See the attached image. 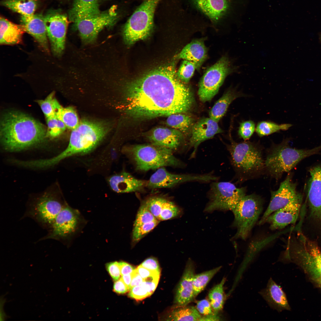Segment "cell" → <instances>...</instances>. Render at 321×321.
<instances>
[{"label":"cell","mask_w":321,"mask_h":321,"mask_svg":"<svg viewBox=\"0 0 321 321\" xmlns=\"http://www.w3.org/2000/svg\"><path fill=\"white\" fill-rule=\"evenodd\" d=\"M125 92L127 111L136 118L185 113L195 102L191 89L177 77L174 63L156 68L128 83Z\"/></svg>","instance_id":"6da1fadb"},{"label":"cell","mask_w":321,"mask_h":321,"mask_svg":"<svg viewBox=\"0 0 321 321\" xmlns=\"http://www.w3.org/2000/svg\"><path fill=\"white\" fill-rule=\"evenodd\" d=\"M45 126L23 113H5L1 123V136L4 148L10 151L21 150L42 142L46 137Z\"/></svg>","instance_id":"7a4b0ae2"},{"label":"cell","mask_w":321,"mask_h":321,"mask_svg":"<svg viewBox=\"0 0 321 321\" xmlns=\"http://www.w3.org/2000/svg\"><path fill=\"white\" fill-rule=\"evenodd\" d=\"M108 131L107 125L102 123L86 120L80 122L72 130L67 148L55 157L39 160V166L41 168L51 166L68 157L91 152L104 137Z\"/></svg>","instance_id":"3957f363"},{"label":"cell","mask_w":321,"mask_h":321,"mask_svg":"<svg viewBox=\"0 0 321 321\" xmlns=\"http://www.w3.org/2000/svg\"><path fill=\"white\" fill-rule=\"evenodd\" d=\"M173 152L151 143L131 146L127 147L124 152L133 162L136 170L146 171L164 166H180L181 163Z\"/></svg>","instance_id":"277c9868"},{"label":"cell","mask_w":321,"mask_h":321,"mask_svg":"<svg viewBox=\"0 0 321 321\" xmlns=\"http://www.w3.org/2000/svg\"><path fill=\"white\" fill-rule=\"evenodd\" d=\"M318 146L311 149H298L290 147L288 140L274 144L264 161L265 167L271 176L278 179L284 172L291 171L302 160L318 153Z\"/></svg>","instance_id":"5b68a950"},{"label":"cell","mask_w":321,"mask_h":321,"mask_svg":"<svg viewBox=\"0 0 321 321\" xmlns=\"http://www.w3.org/2000/svg\"><path fill=\"white\" fill-rule=\"evenodd\" d=\"M160 0H144L129 18L123 29L124 41L133 44L147 38L153 29L156 7Z\"/></svg>","instance_id":"8992f818"},{"label":"cell","mask_w":321,"mask_h":321,"mask_svg":"<svg viewBox=\"0 0 321 321\" xmlns=\"http://www.w3.org/2000/svg\"><path fill=\"white\" fill-rule=\"evenodd\" d=\"M261 197L254 194L245 195L232 211L233 226L237 229L235 239L245 240L248 237L263 210Z\"/></svg>","instance_id":"52a82bcc"},{"label":"cell","mask_w":321,"mask_h":321,"mask_svg":"<svg viewBox=\"0 0 321 321\" xmlns=\"http://www.w3.org/2000/svg\"><path fill=\"white\" fill-rule=\"evenodd\" d=\"M299 241L289 242L285 258L300 266L311 278L321 275V251L302 235Z\"/></svg>","instance_id":"ba28073f"},{"label":"cell","mask_w":321,"mask_h":321,"mask_svg":"<svg viewBox=\"0 0 321 321\" xmlns=\"http://www.w3.org/2000/svg\"><path fill=\"white\" fill-rule=\"evenodd\" d=\"M228 150L233 166L244 175L257 174L265 167L261 150L254 143L232 141Z\"/></svg>","instance_id":"9c48e42d"},{"label":"cell","mask_w":321,"mask_h":321,"mask_svg":"<svg viewBox=\"0 0 321 321\" xmlns=\"http://www.w3.org/2000/svg\"><path fill=\"white\" fill-rule=\"evenodd\" d=\"M232 71L229 59L224 56L208 69L199 83L198 95L200 100L203 103L210 101Z\"/></svg>","instance_id":"30bf717a"},{"label":"cell","mask_w":321,"mask_h":321,"mask_svg":"<svg viewBox=\"0 0 321 321\" xmlns=\"http://www.w3.org/2000/svg\"><path fill=\"white\" fill-rule=\"evenodd\" d=\"M245 188H238L229 182H214L212 185L210 200L205 211L215 210L232 211L241 199L246 195Z\"/></svg>","instance_id":"8fae6325"},{"label":"cell","mask_w":321,"mask_h":321,"mask_svg":"<svg viewBox=\"0 0 321 321\" xmlns=\"http://www.w3.org/2000/svg\"><path fill=\"white\" fill-rule=\"evenodd\" d=\"M65 205L54 195L45 193L28 207L23 218H31L48 230Z\"/></svg>","instance_id":"7c38bea8"},{"label":"cell","mask_w":321,"mask_h":321,"mask_svg":"<svg viewBox=\"0 0 321 321\" xmlns=\"http://www.w3.org/2000/svg\"><path fill=\"white\" fill-rule=\"evenodd\" d=\"M117 7L112 6L108 10L90 18L80 20L73 23L84 44L95 42L99 33L105 27L112 26L118 19Z\"/></svg>","instance_id":"4fadbf2b"},{"label":"cell","mask_w":321,"mask_h":321,"mask_svg":"<svg viewBox=\"0 0 321 321\" xmlns=\"http://www.w3.org/2000/svg\"><path fill=\"white\" fill-rule=\"evenodd\" d=\"M44 18L52 53L55 56H59L65 47L68 23L67 17L59 10H53L48 12Z\"/></svg>","instance_id":"5bb4252c"},{"label":"cell","mask_w":321,"mask_h":321,"mask_svg":"<svg viewBox=\"0 0 321 321\" xmlns=\"http://www.w3.org/2000/svg\"><path fill=\"white\" fill-rule=\"evenodd\" d=\"M80 219L79 212L66 204L48 230L47 234L39 241L53 239L63 241L67 239L76 231Z\"/></svg>","instance_id":"9a60e30c"},{"label":"cell","mask_w":321,"mask_h":321,"mask_svg":"<svg viewBox=\"0 0 321 321\" xmlns=\"http://www.w3.org/2000/svg\"><path fill=\"white\" fill-rule=\"evenodd\" d=\"M271 194L270 202L259 222V225L265 223L266 218L276 210L289 204L302 203V195L297 191L295 184L289 175L281 183L278 189L271 191Z\"/></svg>","instance_id":"2e32d148"},{"label":"cell","mask_w":321,"mask_h":321,"mask_svg":"<svg viewBox=\"0 0 321 321\" xmlns=\"http://www.w3.org/2000/svg\"><path fill=\"white\" fill-rule=\"evenodd\" d=\"M188 2L214 25L230 19L235 5L234 0H188Z\"/></svg>","instance_id":"e0dca14e"},{"label":"cell","mask_w":321,"mask_h":321,"mask_svg":"<svg viewBox=\"0 0 321 321\" xmlns=\"http://www.w3.org/2000/svg\"><path fill=\"white\" fill-rule=\"evenodd\" d=\"M217 177L210 175H193L170 173L163 167L160 168L148 180L147 187L151 189L171 188L180 184L191 181H210Z\"/></svg>","instance_id":"ac0fdd59"},{"label":"cell","mask_w":321,"mask_h":321,"mask_svg":"<svg viewBox=\"0 0 321 321\" xmlns=\"http://www.w3.org/2000/svg\"><path fill=\"white\" fill-rule=\"evenodd\" d=\"M218 122L209 118H204L195 123L191 131L189 140L190 146L193 147L191 156H194L199 144L211 138L215 135L223 132Z\"/></svg>","instance_id":"d6986e66"},{"label":"cell","mask_w":321,"mask_h":321,"mask_svg":"<svg viewBox=\"0 0 321 321\" xmlns=\"http://www.w3.org/2000/svg\"><path fill=\"white\" fill-rule=\"evenodd\" d=\"M307 198L312 216L321 221V164L309 170Z\"/></svg>","instance_id":"ffe728a7"},{"label":"cell","mask_w":321,"mask_h":321,"mask_svg":"<svg viewBox=\"0 0 321 321\" xmlns=\"http://www.w3.org/2000/svg\"><path fill=\"white\" fill-rule=\"evenodd\" d=\"M147 137L151 144L166 148L173 152L179 148L184 140L183 134L179 131L163 127L153 129Z\"/></svg>","instance_id":"44dd1931"},{"label":"cell","mask_w":321,"mask_h":321,"mask_svg":"<svg viewBox=\"0 0 321 321\" xmlns=\"http://www.w3.org/2000/svg\"><path fill=\"white\" fill-rule=\"evenodd\" d=\"M21 22L26 32L34 38L42 49L45 52H49L48 39L44 16L40 14L21 16Z\"/></svg>","instance_id":"7402d4cb"},{"label":"cell","mask_w":321,"mask_h":321,"mask_svg":"<svg viewBox=\"0 0 321 321\" xmlns=\"http://www.w3.org/2000/svg\"><path fill=\"white\" fill-rule=\"evenodd\" d=\"M194 272V264L189 259L177 289L174 302L178 307L187 306L195 298L193 284Z\"/></svg>","instance_id":"603a6c76"},{"label":"cell","mask_w":321,"mask_h":321,"mask_svg":"<svg viewBox=\"0 0 321 321\" xmlns=\"http://www.w3.org/2000/svg\"><path fill=\"white\" fill-rule=\"evenodd\" d=\"M259 294L272 309L278 312L290 309L286 294L272 278L269 279L266 287L260 291Z\"/></svg>","instance_id":"cb8c5ba5"},{"label":"cell","mask_w":321,"mask_h":321,"mask_svg":"<svg viewBox=\"0 0 321 321\" xmlns=\"http://www.w3.org/2000/svg\"><path fill=\"white\" fill-rule=\"evenodd\" d=\"M109 182L112 189L119 193L143 191L148 183V181L138 179L125 171L112 176Z\"/></svg>","instance_id":"d4e9b609"},{"label":"cell","mask_w":321,"mask_h":321,"mask_svg":"<svg viewBox=\"0 0 321 321\" xmlns=\"http://www.w3.org/2000/svg\"><path fill=\"white\" fill-rule=\"evenodd\" d=\"M301 205L299 204H292L281 208L270 215L265 223L269 224L271 230L282 229L296 221Z\"/></svg>","instance_id":"484cf974"},{"label":"cell","mask_w":321,"mask_h":321,"mask_svg":"<svg viewBox=\"0 0 321 321\" xmlns=\"http://www.w3.org/2000/svg\"><path fill=\"white\" fill-rule=\"evenodd\" d=\"M99 0H74L68 12L69 21L74 23L100 14Z\"/></svg>","instance_id":"4316f807"},{"label":"cell","mask_w":321,"mask_h":321,"mask_svg":"<svg viewBox=\"0 0 321 321\" xmlns=\"http://www.w3.org/2000/svg\"><path fill=\"white\" fill-rule=\"evenodd\" d=\"M207 51L204 41L201 39L193 40L188 43L178 55L177 58L194 63L199 69L207 57Z\"/></svg>","instance_id":"83f0119b"},{"label":"cell","mask_w":321,"mask_h":321,"mask_svg":"<svg viewBox=\"0 0 321 321\" xmlns=\"http://www.w3.org/2000/svg\"><path fill=\"white\" fill-rule=\"evenodd\" d=\"M26 32L21 24H15L4 17L0 18V43L1 45L19 44L22 41L23 34Z\"/></svg>","instance_id":"f1b7e54d"},{"label":"cell","mask_w":321,"mask_h":321,"mask_svg":"<svg viewBox=\"0 0 321 321\" xmlns=\"http://www.w3.org/2000/svg\"><path fill=\"white\" fill-rule=\"evenodd\" d=\"M247 96L234 89L227 91L215 103L210 110L209 117L217 122L224 115L231 103L236 98Z\"/></svg>","instance_id":"f546056e"},{"label":"cell","mask_w":321,"mask_h":321,"mask_svg":"<svg viewBox=\"0 0 321 321\" xmlns=\"http://www.w3.org/2000/svg\"><path fill=\"white\" fill-rule=\"evenodd\" d=\"M1 4L22 16H28L34 14L37 8L38 0H4Z\"/></svg>","instance_id":"4dcf8cb0"},{"label":"cell","mask_w":321,"mask_h":321,"mask_svg":"<svg viewBox=\"0 0 321 321\" xmlns=\"http://www.w3.org/2000/svg\"><path fill=\"white\" fill-rule=\"evenodd\" d=\"M183 113L174 114L168 116L166 124L171 128L177 130L185 135L191 132L195 123L191 117Z\"/></svg>","instance_id":"1f68e13d"},{"label":"cell","mask_w":321,"mask_h":321,"mask_svg":"<svg viewBox=\"0 0 321 321\" xmlns=\"http://www.w3.org/2000/svg\"><path fill=\"white\" fill-rule=\"evenodd\" d=\"M202 315L193 306L178 307L170 314L168 320L200 321Z\"/></svg>","instance_id":"d6a6232c"},{"label":"cell","mask_w":321,"mask_h":321,"mask_svg":"<svg viewBox=\"0 0 321 321\" xmlns=\"http://www.w3.org/2000/svg\"><path fill=\"white\" fill-rule=\"evenodd\" d=\"M226 278H224L220 282L214 287L208 295L210 301L215 313L218 314L223 309L224 303V286Z\"/></svg>","instance_id":"836d02e7"},{"label":"cell","mask_w":321,"mask_h":321,"mask_svg":"<svg viewBox=\"0 0 321 321\" xmlns=\"http://www.w3.org/2000/svg\"><path fill=\"white\" fill-rule=\"evenodd\" d=\"M221 266L194 275L193 280V295L196 298L205 288L210 281L219 271Z\"/></svg>","instance_id":"e575fe53"},{"label":"cell","mask_w":321,"mask_h":321,"mask_svg":"<svg viewBox=\"0 0 321 321\" xmlns=\"http://www.w3.org/2000/svg\"><path fill=\"white\" fill-rule=\"evenodd\" d=\"M292 126L290 124H279L270 121H261L257 123L255 131L257 135L261 137L280 130H287Z\"/></svg>","instance_id":"d590c367"},{"label":"cell","mask_w":321,"mask_h":321,"mask_svg":"<svg viewBox=\"0 0 321 321\" xmlns=\"http://www.w3.org/2000/svg\"><path fill=\"white\" fill-rule=\"evenodd\" d=\"M56 116L64 123L66 127L72 130L79 123L77 114L71 107L64 108L62 107L57 111Z\"/></svg>","instance_id":"8d00e7d4"},{"label":"cell","mask_w":321,"mask_h":321,"mask_svg":"<svg viewBox=\"0 0 321 321\" xmlns=\"http://www.w3.org/2000/svg\"><path fill=\"white\" fill-rule=\"evenodd\" d=\"M54 93L52 92L44 100L37 101L46 118L56 116L57 111L62 107L54 97Z\"/></svg>","instance_id":"74e56055"},{"label":"cell","mask_w":321,"mask_h":321,"mask_svg":"<svg viewBox=\"0 0 321 321\" xmlns=\"http://www.w3.org/2000/svg\"><path fill=\"white\" fill-rule=\"evenodd\" d=\"M46 118L48 126L46 137L51 138H56L65 130V125L56 116Z\"/></svg>","instance_id":"f35d334b"},{"label":"cell","mask_w":321,"mask_h":321,"mask_svg":"<svg viewBox=\"0 0 321 321\" xmlns=\"http://www.w3.org/2000/svg\"><path fill=\"white\" fill-rule=\"evenodd\" d=\"M196 69L195 64L186 60H183L177 72L178 78L182 82L188 83Z\"/></svg>","instance_id":"ab89813d"},{"label":"cell","mask_w":321,"mask_h":321,"mask_svg":"<svg viewBox=\"0 0 321 321\" xmlns=\"http://www.w3.org/2000/svg\"><path fill=\"white\" fill-rule=\"evenodd\" d=\"M180 213L179 207L173 202L166 199L158 219L160 221L170 219L178 215Z\"/></svg>","instance_id":"60d3db41"},{"label":"cell","mask_w":321,"mask_h":321,"mask_svg":"<svg viewBox=\"0 0 321 321\" xmlns=\"http://www.w3.org/2000/svg\"><path fill=\"white\" fill-rule=\"evenodd\" d=\"M166 199L161 197L154 196L147 198L143 202L152 214L158 220Z\"/></svg>","instance_id":"b9f144b4"},{"label":"cell","mask_w":321,"mask_h":321,"mask_svg":"<svg viewBox=\"0 0 321 321\" xmlns=\"http://www.w3.org/2000/svg\"><path fill=\"white\" fill-rule=\"evenodd\" d=\"M159 221L157 220L139 226L133 227L132 240L134 243L139 241L145 235L153 230L158 224Z\"/></svg>","instance_id":"7bdbcfd3"},{"label":"cell","mask_w":321,"mask_h":321,"mask_svg":"<svg viewBox=\"0 0 321 321\" xmlns=\"http://www.w3.org/2000/svg\"><path fill=\"white\" fill-rule=\"evenodd\" d=\"M158 220L150 212L143 202L136 216L133 227L140 226Z\"/></svg>","instance_id":"ee69618b"},{"label":"cell","mask_w":321,"mask_h":321,"mask_svg":"<svg viewBox=\"0 0 321 321\" xmlns=\"http://www.w3.org/2000/svg\"><path fill=\"white\" fill-rule=\"evenodd\" d=\"M255 130V124L253 121H243L240 123L238 134L240 138L246 141L250 138Z\"/></svg>","instance_id":"f6af8a7d"},{"label":"cell","mask_w":321,"mask_h":321,"mask_svg":"<svg viewBox=\"0 0 321 321\" xmlns=\"http://www.w3.org/2000/svg\"><path fill=\"white\" fill-rule=\"evenodd\" d=\"M128 296L137 300H143L150 295L147 289L142 283L132 287L129 290Z\"/></svg>","instance_id":"bcb514c9"},{"label":"cell","mask_w":321,"mask_h":321,"mask_svg":"<svg viewBox=\"0 0 321 321\" xmlns=\"http://www.w3.org/2000/svg\"><path fill=\"white\" fill-rule=\"evenodd\" d=\"M196 308L202 316L215 314L213 311L210 301L207 299H203L197 302Z\"/></svg>","instance_id":"7dc6e473"},{"label":"cell","mask_w":321,"mask_h":321,"mask_svg":"<svg viewBox=\"0 0 321 321\" xmlns=\"http://www.w3.org/2000/svg\"><path fill=\"white\" fill-rule=\"evenodd\" d=\"M106 268L110 275L115 281L119 280L121 276L119 262H111L106 265Z\"/></svg>","instance_id":"c3c4849f"},{"label":"cell","mask_w":321,"mask_h":321,"mask_svg":"<svg viewBox=\"0 0 321 321\" xmlns=\"http://www.w3.org/2000/svg\"><path fill=\"white\" fill-rule=\"evenodd\" d=\"M160 274H157L144 279L142 283L147 288L151 295L155 290L159 279Z\"/></svg>","instance_id":"681fc988"},{"label":"cell","mask_w":321,"mask_h":321,"mask_svg":"<svg viewBox=\"0 0 321 321\" xmlns=\"http://www.w3.org/2000/svg\"><path fill=\"white\" fill-rule=\"evenodd\" d=\"M150 270L160 273V269L157 260L153 257L148 258L140 265Z\"/></svg>","instance_id":"f907efd6"},{"label":"cell","mask_w":321,"mask_h":321,"mask_svg":"<svg viewBox=\"0 0 321 321\" xmlns=\"http://www.w3.org/2000/svg\"><path fill=\"white\" fill-rule=\"evenodd\" d=\"M114 292L119 294H124L129 291V288L120 278L115 281L113 287Z\"/></svg>","instance_id":"816d5d0a"},{"label":"cell","mask_w":321,"mask_h":321,"mask_svg":"<svg viewBox=\"0 0 321 321\" xmlns=\"http://www.w3.org/2000/svg\"><path fill=\"white\" fill-rule=\"evenodd\" d=\"M136 269L138 273L144 279L155 275L160 274V273L150 270L142 266L141 265L139 266Z\"/></svg>","instance_id":"f5cc1de1"},{"label":"cell","mask_w":321,"mask_h":321,"mask_svg":"<svg viewBox=\"0 0 321 321\" xmlns=\"http://www.w3.org/2000/svg\"><path fill=\"white\" fill-rule=\"evenodd\" d=\"M121 276L132 273L136 269L128 263L121 261L119 262Z\"/></svg>","instance_id":"db71d44e"},{"label":"cell","mask_w":321,"mask_h":321,"mask_svg":"<svg viewBox=\"0 0 321 321\" xmlns=\"http://www.w3.org/2000/svg\"><path fill=\"white\" fill-rule=\"evenodd\" d=\"M132 279L130 286V289L133 287L141 284L144 281V279L138 273L136 269L132 273Z\"/></svg>","instance_id":"11a10c76"},{"label":"cell","mask_w":321,"mask_h":321,"mask_svg":"<svg viewBox=\"0 0 321 321\" xmlns=\"http://www.w3.org/2000/svg\"><path fill=\"white\" fill-rule=\"evenodd\" d=\"M221 318L218 314H214L206 316H202L200 321H219Z\"/></svg>","instance_id":"9f6ffc18"},{"label":"cell","mask_w":321,"mask_h":321,"mask_svg":"<svg viewBox=\"0 0 321 321\" xmlns=\"http://www.w3.org/2000/svg\"><path fill=\"white\" fill-rule=\"evenodd\" d=\"M132 273L122 276L121 277L124 283L129 288V290L130 289V286L132 279Z\"/></svg>","instance_id":"6f0895ef"},{"label":"cell","mask_w":321,"mask_h":321,"mask_svg":"<svg viewBox=\"0 0 321 321\" xmlns=\"http://www.w3.org/2000/svg\"><path fill=\"white\" fill-rule=\"evenodd\" d=\"M312 279L321 288V275L313 278Z\"/></svg>","instance_id":"680465c9"},{"label":"cell","mask_w":321,"mask_h":321,"mask_svg":"<svg viewBox=\"0 0 321 321\" xmlns=\"http://www.w3.org/2000/svg\"><path fill=\"white\" fill-rule=\"evenodd\" d=\"M320 39H321V36H320Z\"/></svg>","instance_id":"91938a15"},{"label":"cell","mask_w":321,"mask_h":321,"mask_svg":"<svg viewBox=\"0 0 321 321\" xmlns=\"http://www.w3.org/2000/svg\"><path fill=\"white\" fill-rule=\"evenodd\" d=\"M102 0L105 1V0Z\"/></svg>","instance_id":"94428289"},{"label":"cell","mask_w":321,"mask_h":321,"mask_svg":"<svg viewBox=\"0 0 321 321\" xmlns=\"http://www.w3.org/2000/svg\"></svg>","instance_id":"6125c7cd"}]
</instances>
